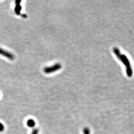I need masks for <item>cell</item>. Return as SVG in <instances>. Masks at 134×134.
Returning <instances> with one entry per match:
<instances>
[{
  "mask_svg": "<svg viewBox=\"0 0 134 134\" xmlns=\"http://www.w3.org/2000/svg\"><path fill=\"white\" fill-rule=\"evenodd\" d=\"M4 125L3 124L0 122V132H2L4 130Z\"/></svg>",
  "mask_w": 134,
  "mask_h": 134,
  "instance_id": "cell-6",
  "label": "cell"
},
{
  "mask_svg": "<svg viewBox=\"0 0 134 134\" xmlns=\"http://www.w3.org/2000/svg\"><path fill=\"white\" fill-rule=\"evenodd\" d=\"M90 130L88 128H85L83 130V133L84 134H90Z\"/></svg>",
  "mask_w": 134,
  "mask_h": 134,
  "instance_id": "cell-5",
  "label": "cell"
},
{
  "mask_svg": "<svg viewBox=\"0 0 134 134\" xmlns=\"http://www.w3.org/2000/svg\"><path fill=\"white\" fill-rule=\"evenodd\" d=\"M0 55H2L11 60H14V55L9 52L6 51L4 49L0 48Z\"/></svg>",
  "mask_w": 134,
  "mask_h": 134,
  "instance_id": "cell-2",
  "label": "cell"
},
{
  "mask_svg": "<svg viewBox=\"0 0 134 134\" xmlns=\"http://www.w3.org/2000/svg\"><path fill=\"white\" fill-rule=\"evenodd\" d=\"M21 0H17L15 1V7L14 8V12L17 15H20L21 11L22 9V6L20 5Z\"/></svg>",
  "mask_w": 134,
  "mask_h": 134,
  "instance_id": "cell-3",
  "label": "cell"
},
{
  "mask_svg": "<svg viewBox=\"0 0 134 134\" xmlns=\"http://www.w3.org/2000/svg\"><path fill=\"white\" fill-rule=\"evenodd\" d=\"M27 125L28 126L30 127H33L35 125V122L34 120L30 119L27 120Z\"/></svg>",
  "mask_w": 134,
  "mask_h": 134,
  "instance_id": "cell-4",
  "label": "cell"
},
{
  "mask_svg": "<svg viewBox=\"0 0 134 134\" xmlns=\"http://www.w3.org/2000/svg\"><path fill=\"white\" fill-rule=\"evenodd\" d=\"M113 51L115 55L117 57V58L121 62H122L124 65L126 67V72L127 76L129 77H132L133 74V71L130 62L129 61L128 58L125 54H122L120 53L119 49H118V48H114Z\"/></svg>",
  "mask_w": 134,
  "mask_h": 134,
  "instance_id": "cell-1",
  "label": "cell"
},
{
  "mask_svg": "<svg viewBox=\"0 0 134 134\" xmlns=\"http://www.w3.org/2000/svg\"><path fill=\"white\" fill-rule=\"evenodd\" d=\"M38 129H35L33 131L31 134H38Z\"/></svg>",
  "mask_w": 134,
  "mask_h": 134,
  "instance_id": "cell-7",
  "label": "cell"
}]
</instances>
